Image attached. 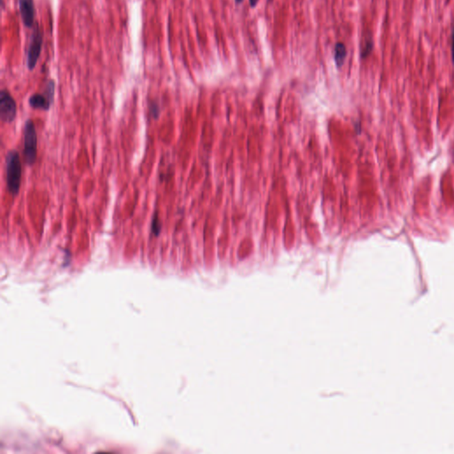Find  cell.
<instances>
[{
	"label": "cell",
	"mask_w": 454,
	"mask_h": 454,
	"mask_svg": "<svg viewBox=\"0 0 454 454\" xmlns=\"http://www.w3.org/2000/svg\"><path fill=\"white\" fill-rule=\"evenodd\" d=\"M347 54H348V52H347L346 45L344 43H342V42H338V43H335L334 52H333V59H334L335 65H336L338 69H341L343 64H344V61L346 60Z\"/></svg>",
	"instance_id": "7"
},
{
	"label": "cell",
	"mask_w": 454,
	"mask_h": 454,
	"mask_svg": "<svg viewBox=\"0 0 454 454\" xmlns=\"http://www.w3.org/2000/svg\"><path fill=\"white\" fill-rule=\"evenodd\" d=\"M52 100L47 96L43 94H34L31 96L29 100V103L33 108H39L43 110H48L50 108Z\"/></svg>",
	"instance_id": "6"
},
{
	"label": "cell",
	"mask_w": 454,
	"mask_h": 454,
	"mask_svg": "<svg viewBox=\"0 0 454 454\" xmlns=\"http://www.w3.org/2000/svg\"><path fill=\"white\" fill-rule=\"evenodd\" d=\"M259 0H249V4L252 8H255L256 4H258Z\"/></svg>",
	"instance_id": "12"
},
{
	"label": "cell",
	"mask_w": 454,
	"mask_h": 454,
	"mask_svg": "<svg viewBox=\"0 0 454 454\" xmlns=\"http://www.w3.org/2000/svg\"><path fill=\"white\" fill-rule=\"evenodd\" d=\"M243 2H244V0H235V4H237V5L243 4Z\"/></svg>",
	"instance_id": "13"
},
{
	"label": "cell",
	"mask_w": 454,
	"mask_h": 454,
	"mask_svg": "<svg viewBox=\"0 0 454 454\" xmlns=\"http://www.w3.org/2000/svg\"><path fill=\"white\" fill-rule=\"evenodd\" d=\"M159 111H160V109L158 108L157 104H156V103L151 104V106H150V112H151L153 117H158V116H159Z\"/></svg>",
	"instance_id": "10"
},
{
	"label": "cell",
	"mask_w": 454,
	"mask_h": 454,
	"mask_svg": "<svg viewBox=\"0 0 454 454\" xmlns=\"http://www.w3.org/2000/svg\"><path fill=\"white\" fill-rule=\"evenodd\" d=\"M23 23L31 28L35 20V8L33 0H18Z\"/></svg>",
	"instance_id": "5"
},
{
	"label": "cell",
	"mask_w": 454,
	"mask_h": 454,
	"mask_svg": "<svg viewBox=\"0 0 454 454\" xmlns=\"http://www.w3.org/2000/svg\"><path fill=\"white\" fill-rule=\"evenodd\" d=\"M452 60L454 65V25L452 31Z\"/></svg>",
	"instance_id": "11"
},
{
	"label": "cell",
	"mask_w": 454,
	"mask_h": 454,
	"mask_svg": "<svg viewBox=\"0 0 454 454\" xmlns=\"http://www.w3.org/2000/svg\"><path fill=\"white\" fill-rule=\"evenodd\" d=\"M372 47H373V43H372V39H371V37H369V38L366 39L365 44H364L362 50H361V58H362V59L368 58V57L371 54V52H372Z\"/></svg>",
	"instance_id": "8"
},
{
	"label": "cell",
	"mask_w": 454,
	"mask_h": 454,
	"mask_svg": "<svg viewBox=\"0 0 454 454\" xmlns=\"http://www.w3.org/2000/svg\"><path fill=\"white\" fill-rule=\"evenodd\" d=\"M6 185L11 195H17L21 187L22 165L20 155L16 150H11L5 157Z\"/></svg>",
	"instance_id": "1"
},
{
	"label": "cell",
	"mask_w": 454,
	"mask_h": 454,
	"mask_svg": "<svg viewBox=\"0 0 454 454\" xmlns=\"http://www.w3.org/2000/svg\"><path fill=\"white\" fill-rule=\"evenodd\" d=\"M42 43H43V36H42L41 31H39V29H37L32 35L31 43L29 46V51H28V68L30 70H33L37 65V62H38L41 49H42Z\"/></svg>",
	"instance_id": "4"
},
{
	"label": "cell",
	"mask_w": 454,
	"mask_h": 454,
	"mask_svg": "<svg viewBox=\"0 0 454 454\" xmlns=\"http://www.w3.org/2000/svg\"><path fill=\"white\" fill-rule=\"evenodd\" d=\"M38 153V136L34 123L27 120L24 126V157L28 165L35 164Z\"/></svg>",
	"instance_id": "2"
},
{
	"label": "cell",
	"mask_w": 454,
	"mask_h": 454,
	"mask_svg": "<svg viewBox=\"0 0 454 454\" xmlns=\"http://www.w3.org/2000/svg\"><path fill=\"white\" fill-rule=\"evenodd\" d=\"M161 229H162V225L159 221V217L157 216V214H156L152 222V231L155 235L158 236L160 234Z\"/></svg>",
	"instance_id": "9"
},
{
	"label": "cell",
	"mask_w": 454,
	"mask_h": 454,
	"mask_svg": "<svg viewBox=\"0 0 454 454\" xmlns=\"http://www.w3.org/2000/svg\"><path fill=\"white\" fill-rule=\"evenodd\" d=\"M17 114V106L15 100L6 90H2L0 93V117L4 123H12Z\"/></svg>",
	"instance_id": "3"
}]
</instances>
